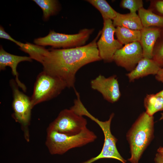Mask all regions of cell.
Segmentation results:
<instances>
[{
  "mask_svg": "<svg viewBox=\"0 0 163 163\" xmlns=\"http://www.w3.org/2000/svg\"><path fill=\"white\" fill-rule=\"evenodd\" d=\"M100 30L95 38L84 46L70 48H52L42 63L43 71L62 81L68 88H74L75 75L84 66L101 60L97 46Z\"/></svg>",
  "mask_w": 163,
  "mask_h": 163,
  "instance_id": "6da1fadb",
  "label": "cell"
},
{
  "mask_svg": "<svg viewBox=\"0 0 163 163\" xmlns=\"http://www.w3.org/2000/svg\"><path fill=\"white\" fill-rule=\"evenodd\" d=\"M154 117L145 112L142 113L126 134L131 157L128 160L138 163L143 152L154 138Z\"/></svg>",
  "mask_w": 163,
  "mask_h": 163,
  "instance_id": "7a4b0ae2",
  "label": "cell"
},
{
  "mask_svg": "<svg viewBox=\"0 0 163 163\" xmlns=\"http://www.w3.org/2000/svg\"><path fill=\"white\" fill-rule=\"evenodd\" d=\"M46 145L52 155H62L69 150L94 142L97 136L86 128L79 134L69 136L55 131L47 132Z\"/></svg>",
  "mask_w": 163,
  "mask_h": 163,
  "instance_id": "3957f363",
  "label": "cell"
},
{
  "mask_svg": "<svg viewBox=\"0 0 163 163\" xmlns=\"http://www.w3.org/2000/svg\"><path fill=\"white\" fill-rule=\"evenodd\" d=\"M66 87L61 80L43 71L38 75L34 84L30 98L32 108L57 96Z\"/></svg>",
  "mask_w": 163,
  "mask_h": 163,
  "instance_id": "277c9868",
  "label": "cell"
},
{
  "mask_svg": "<svg viewBox=\"0 0 163 163\" xmlns=\"http://www.w3.org/2000/svg\"><path fill=\"white\" fill-rule=\"evenodd\" d=\"M94 30L93 28H84L73 34L59 33L50 30L47 35L35 39L34 42L39 46H50L54 49L80 47L85 45Z\"/></svg>",
  "mask_w": 163,
  "mask_h": 163,
  "instance_id": "5b68a950",
  "label": "cell"
},
{
  "mask_svg": "<svg viewBox=\"0 0 163 163\" xmlns=\"http://www.w3.org/2000/svg\"><path fill=\"white\" fill-rule=\"evenodd\" d=\"M87 120L71 109L60 111L57 118L51 123L47 132L55 131L69 136H75L87 128Z\"/></svg>",
  "mask_w": 163,
  "mask_h": 163,
  "instance_id": "8992f818",
  "label": "cell"
},
{
  "mask_svg": "<svg viewBox=\"0 0 163 163\" xmlns=\"http://www.w3.org/2000/svg\"><path fill=\"white\" fill-rule=\"evenodd\" d=\"M114 114L112 113L109 119L103 121L92 115L89 112L86 116L96 122L102 129L104 137V142L100 153L95 157L82 163H92L103 158H112L118 160L123 163H126L125 160L120 155L117 148L116 144L117 139L112 134L110 130L111 122Z\"/></svg>",
  "mask_w": 163,
  "mask_h": 163,
  "instance_id": "52a82bcc",
  "label": "cell"
},
{
  "mask_svg": "<svg viewBox=\"0 0 163 163\" xmlns=\"http://www.w3.org/2000/svg\"><path fill=\"white\" fill-rule=\"evenodd\" d=\"M103 21V27L97 46L101 60L110 62L113 61L115 53L123 47V45L114 39L116 28L112 20L104 19Z\"/></svg>",
  "mask_w": 163,
  "mask_h": 163,
  "instance_id": "ba28073f",
  "label": "cell"
},
{
  "mask_svg": "<svg viewBox=\"0 0 163 163\" xmlns=\"http://www.w3.org/2000/svg\"><path fill=\"white\" fill-rule=\"evenodd\" d=\"M143 57L142 49L139 42H135L125 45L117 50L113 56V61L118 66L130 72Z\"/></svg>",
  "mask_w": 163,
  "mask_h": 163,
  "instance_id": "9c48e42d",
  "label": "cell"
},
{
  "mask_svg": "<svg viewBox=\"0 0 163 163\" xmlns=\"http://www.w3.org/2000/svg\"><path fill=\"white\" fill-rule=\"evenodd\" d=\"M13 94L12 107L15 120L24 126L28 124L32 108L30 98L20 91L17 83L13 79L10 82Z\"/></svg>",
  "mask_w": 163,
  "mask_h": 163,
  "instance_id": "30bf717a",
  "label": "cell"
},
{
  "mask_svg": "<svg viewBox=\"0 0 163 163\" xmlns=\"http://www.w3.org/2000/svg\"><path fill=\"white\" fill-rule=\"evenodd\" d=\"M91 88L102 95L107 101L113 103L120 98L121 93L118 79L116 75L108 78L99 75L90 82Z\"/></svg>",
  "mask_w": 163,
  "mask_h": 163,
  "instance_id": "8fae6325",
  "label": "cell"
},
{
  "mask_svg": "<svg viewBox=\"0 0 163 163\" xmlns=\"http://www.w3.org/2000/svg\"><path fill=\"white\" fill-rule=\"evenodd\" d=\"M25 61L31 62L32 59L29 56H20L10 54L5 51L2 46H0V70H4L7 66L10 67L13 75L15 77V81L18 85L24 92L26 91V88L19 79L17 67L19 63Z\"/></svg>",
  "mask_w": 163,
  "mask_h": 163,
  "instance_id": "7c38bea8",
  "label": "cell"
},
{
  "mask_svg": "<svg viewBox=\"0 0 163 163\" xmlns=\"http://www.w3.org/2000/svg\"><path fill=\"white\" fill-rule=\"evenodd\" d=\"M161 28L156 27H143L140 30L139 42L142 47L144 58L152 59L155 44L161 36Z\"/></svg>",
  "mask_w": 163,
  "mask_h": 163,
  "instance_id": "4fadbf2b",
  "label": "cell"
},
{
  "mask_svg": "<svg viewBox=\"0 0 163 163\" xmlns=\"http://www.w3.org/2000/svg\"><path fill=\"white\" fill-rule=\"evenodd\" d=\"M161 68L152 59L142 58L138 63L135 69L126 74L129 82L149 75H156Z\"/></svg>",
  "mask_w": 163,
  "mask_h": 163,
  "instance_id": "5bb4252c",
  "label": "cell"
},
{
  "mask_svg": "<svg viewBox=\"0 0 163 163\" xmlns=\"http://www.w3.org/2000/svg\"><path fill=\"white\" fill-rule=\"evenodd\" d=\"M112 21L115 27H123L140 30L143 27L140 18L136 13L122 14L117 12L116 17Z\"/></svg>",
  "mask_w": 163,
  "mask_h": 163,
  "instance_id": "9a60e30c",
  "label": "cell"
},
{
  "mask_svg": "<svg viewBox=\"0 0 163 163\" xmlns=\"http://www.w3.org/2000/svg\"><path fill=\"white\" fill-rule=\"evenodd\" d=\"M138 14L143 27L163 28V17L155 13L150 9L142 7L138 11Z\"/></svg>",
  "mask_w": 163,
  "mask_h": 163,
  "instance_id": "2e32d148",
  "label": "cell"
},
{
  "mask_svg": "<svg viewBox=\"0 0 163 163\" xmlns=\"http://www.w3.org/2000/svg\"><path fill=\"white\" fill-rule=\"evenodd\" d=\"M117 40L122 45H125L135 42H139L141 37L140 30L117 27L115 33Z\"/></svg>",
  "mask_w": 163,
  "mask_h": 163,
  "instance_id": "e0dca14e",
  "label": "cell"
},
{
  "mask_svg": "<svg viewBox=\"0 0 163 163\" xmlns=\"http://www.w3.org/2000/svg\"><path fill=\"white\" fill-rule=\"evenodd\" d=\"M18 46L20 49L28 53L32 59L35 60L41 64L44 56L49 51V50L43 46L28 42L23 43L21 42Z\"/></svg>",
  "mask_w": 163,
  "mask_h": 163,
  "instance_id": "ac0fdd59",
  "label": "cell"
},
{
  "mask_svg": "<svg viewBox=\"0 0 163 163\" xmlns=\"http://www.w3.org/2000/svg\"><path fill=\"white\" fill-rule=\"evenodd\" d=\"M144 104L145 112L150 116L163 110V98L156 94H147L144 98Z\"/></svg>",
  "mask_w": 163,
  "mask_h": 163,
  "instance_id": "d6986e66",
  "label": "cell"
},
{
  "mask_svg": "<svg viewBox=\"0 0 163 163\" xmlns=\"http://www.w3.org/2000/svg\"><path fill=\"white\" fill-rule=\"evenodd\" d=\"M42 9L43 18L47 20L50 17L56 14L59 11L60 7L58 1L56 0H33Z\"/></svg>",
  "mask_w": 163,
  "mask_h": 163,
  "instance_id": "ffe728a7",
  "label": "cell"
},
{
  "mask_svg": "<svg viewBox=\"0 0 163 163\" xmlns=\"http://www.w3.org/2000/svg\"><path fill=\"white\" fill-rule=\"evenodd\" d=\"M97 9L101 13L103 19L113 20L117 12L105 0H88L86 1Z\"/></svg>",
  "mask_w": 163,
  "mask_h": 163,
  "instance_id": "44dd1931",
  "label": "cell"
},
{
  "mask_svg": "<svg viewBox=\"0 0 163 163\" xmlns=\"http://www.w3.org/2000/svg\"><path fill=\"white\" fill-rule=\"evenodd\" d=\"M152 59L161 68L163 67V36L157 40L154 48Z\"/></svg>",
  "mask_w": 163,
  "mask_h": 163,
  "instance_id": "7402d4cb",
  "label": "cell"
},
{
  "mask_svg": "<svg viewBox=\"0 0 163 163\" xmlns=\"http://www.w3.org/2000/svg\"><path fill=\"white\" fill-rule=\"evenodd\" d=\"M143 2L142 0H122L120 4V7L130 11V13H136L137 11L143 7Z\"/></svg>",
  "mask_w": 163,
  "mask_h": 163,
  "instance_id": "603a6c76",
  "label": "cell"
},
{
  "mask_svg": "<svg viewBox=\"0 0 163 163\" xmlns=\"http://www.w3.org/2000/svg\"><path fill=\"white\" fill-rule=\"evenodd\" d=\"M149 8L155 13L163 17V0H150Z\"/></svg>",
  "mask_w": 163,
  "mask_h": 163,
  "instance_id": "cb8c5ba5",
  "label": "cell"
},
{
  "mask_svg": "<svg viewBox=\"0 0 163 163\" xmlns=\"http://www.w3.org/2000/svg\"><path fill=\"white\" fill-rule=\"evenodd\" d=\"M0 38L10 40L18 46L20 42L12 38L6 32L2 26H0Z\"/></svg>",
  "mask_w": 163,
  "mask_h": 163,
  "instance_id": "d4e9b609",
  "label": "cell"
},
{
  "mask_svg": "<svg viewBox=\"0 0 163 163\" xmlns=\"http://www.w3.org/2000/svg\"><path fill=\"white\" fill-rule=\"evenodd\" d=\"M155 78L158 81L163 83V67L160 69L155 75Z\"/></svg>",
  "mask_w": 163,
  "mask_h": 163,
  "instance_id": "484cf974",
  "label": "cell"
},
{
  "mask_svg": "<svg viewBox=\"0 0 163 163\" xmlns=\"http://www.w3.org/2000/svg\"><path fill=\"white\" fill-rule=\"evenodd\" d=\"M155 163H163V156L157 153L154 159Z\"/></svg>",
  "mask_w": 163,
  "mask_h": 163,
  "instance_id": "4316f807",
  "label": "cell"
},
{
  "mask_svg": "<svg viewBox=\"0 0 163 163\" xmlns=\"http://www.w3.org/2000/svg\"><path fill=\"white\" fill-rule=\"evenodd\" d=\"M157 152L158 153L163 156V147H160L157 149Z\"/></svg>",
  "mask_w": 163,
  "mask_h": 163,
  "instance_id": "83f0119b",
  "label": "cell"
},
{
  "mask_svg": "<svg viewBox=\"0 0 163 163\" xmlns=\"http://www.w3.org/2000/svg\"><path fill=\"white\" fill-rule=\"evenodd\" d=\"M156 94L163 98V90L156 93Z\"/></svg>",
  "mask_w": 163,
  "mask_h": 163,
  "instance_id": "f1b7e54d",
  "label": "cell"
},
{
  "mask_svg": "<svg viewBox=\"0 0 163 163\" xmlns=\"http://www.w3.org/2000/svg\"><path fill=\"white\" fill-rule=\"evenodd\" d=\"M163 120V113H161V116L160 117L159 120Z\"/></svg>",
  "mask_w": 163,
  "mask_h": 163,
  "instance_id": "f546056e",
  "label": "cell"
},
{
  "mask_svg": "<svg viewBox=\"0 0 163 163\" xmlns=\"http://www.w3.org/2000/svg\"><path fill=\"white\" fill-rule=\"evenodd\" d=\"M161 35L163 36V28H161Z\"/></svg>",
  "mask_w": 163,
  "mask_h": 163,
  "instance_id": "4dcf8cb0",
  "label": "cell"
}]
</instances>
